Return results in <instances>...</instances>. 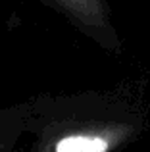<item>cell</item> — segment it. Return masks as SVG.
Wrapping results in <instances>:
<instances>
[{
  "label": "cell",
  "instance_id": "1",
  "mask_svg": "<svg viewBox=\"0 0 150 152\" xmlns=\"http://www.w3.org/2000/svg\"><path fill=\"white\" fill-rule=\"evenodd\" d=\"M110 142L100 135H71L58 141L54 152H108Z\"/></svg>",
  "mask_w": 150,
  "mask_h": 152
}]
</instances>
